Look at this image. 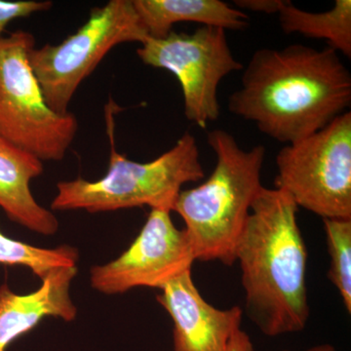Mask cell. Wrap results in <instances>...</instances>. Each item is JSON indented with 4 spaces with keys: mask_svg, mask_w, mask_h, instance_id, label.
<instances>
[{
    "mask_svg": "<svg viewBox=\"0 0 351 351\" xmlns=\"http://www.w3.org/2000/svg\"><path fill=\"white\" fill-rule=\"evenodd\" d=\"M298 208L285 191L263 186L235 249L247 314L267 337L302 331L311 314Z\"/></svg>",
    "mask_w": 351,
    "mask_h": 351,
    "instance_id": "obj_2",
    "label": "cell"
},
{
    "mask_svg": "<svg viewBox=\"0 0 351 351\" xmlns=\"http://www.w3.org/2000/svg\"><path fill=\"white\" fill-rule=\"evenodd\" d=\"M52 2L36 1V0H18L4 1L0 0V38L5 31L7 25L19 18L29 17L34 13L44 12L52 7Z\"/></svg>",
    "mask_w": 351,
    "mask_h": 351,
    "instance_id": "obj_17",
    "label": "cell"
},
{
    "mask_svg": "<svg viewBox=\"0 0 351 351\" xmlns=\"http://www.w3.org/2000/svg\"><path fill=\"white\" fill-rule=\"evenodd\" d=\"M134 8L149 38H163L175 24L197 23L207 27L242 31L249 16L221 0H133Z\"/></svg>",
    "mask_w": 351,
    "mask_h": 351,
    "instance_id": "obj_13",
    "label": "cell"
},
{
    "mask_svg": "<svg viewBox=\"0 0 351 351\" xmlns=\"http://www.w3.org/2000/svg\"><path fill=\"white\" fill-rule=\"evenodd\" d=\"M156 300L173 321V351H226L241 326L240 306L217 308L202 297L191 271L160 289Z\"/></svg>",
    "mask_w": 351,
    "mask_h": 351,
    "instance_id": "obj_10",
    "label": "cell"
},
{
    "mask_svg": "<svg viewBox=\"0 0 351 351\" xmlns=\"http://www.w3.org/2000/svg\"><path fill=\"white\" fill-rule=\"evenodd\" d=\"M285 34H300L309 38L324 39L327 46L351 58V1L336 0L326 12H307L285 0L278 12Z\"/></svg>",
    "mask_w": 351,
    "mask_h": 351,
    "instance_id": "obj_14",
    "label": "cell"
},
{
    "mask_svg": "<svg viewBox=\"0 0 351 351\" xmlns=\"http://www.w3.org/2000/svg\"><path fill=\"white\" fill-rule=\"evenodd\" d=\"M43 173V163L0 137V207L14 223L38 234L54 235L59 221L34 197L31 182Z\"/></svg>",
    "mask_w": 351,
    "mask_h": 351,
    "instance_id": "obj_12",
    "label": "cell"
},
{
    "mask_svg": "<svg viewBox=\"0 0 351 351\" xmlns=\"http://www.w3.org/2000/svg\"><path fill=\"white\" fill-rule=\"evenodd\" d=\"M195 253L186 230L176 228L171 212L152 209L133 243L119 258L95 265L90 283L101 294H124L134 288H163L191 271Z\"/></svg>",
    "mask_w": 351,
    "mask_h": 351,
    "instance_id": "obj_9",
    "label": "cell"
},
{
    "mask_svg": "<svg viewBox=\"0 0 351 351\" xmlns=\"http://www.w3.org/2000/svg\"><path fill=\"white\" fill-rule=\"evenodd\" d=\"M208 144L216 154V166L206 182L182 191L173 211L186 223L196 261L235 263V249L263 188L261 178L265 149L240 147L223 129L209 132Z\"/></svg>",
    "mask_w": 351,
    "mask_h": 351,
    "instance_id": "obj_3",
    "label": "cell"
},
{
    "mask_svg": "<svg viewBox=\"0 0 351 351\" xmlns=\"http://www.w3.org/2000/svg\"><path fill=\"white\" fill-rule=\"evenodd\" d=\"M285 0H235L240 10L265 14H278Z\"/></svg>",
    "mask_w": 351,
    "mask_h": 351,
    "instance_id": "obj_18",
    "label": "cell"
},
{
    "mask_svg": "<svg viewBox=\"0 0 351 351\" xmlns=\"http://www.w3.org/2000/svg\"><path fill=\"white\" fill-rule=\"evenodd\" d=\"M36 47L31 32L0 38V137L43 161H61L75 140L77 119L60 114L44 99L29 54Z\"/></svg>",
    "mask_w": 351,
    "mask_h": 351,
    "instance_id": "obj_5",
    "label": "cell"
},
{
    "mask_svg": "<svg viewBox=\"0 0 351 351\" xmlns=\"http://www.w3.org/2000/svg\"><path fill=\"white\" fill-rule=\"evenodd\" d=\"M350 105V71L339 53L295 43L256 51L228 107L289 145L324 128Z\"/></svg>",
    "mask_w": 351,
    "mask_h": 351,
    "instance_id": "obj_1",
    "label": "cell"
},
{
    "mask_svg": "<svg viewBox=\"0 0 351 351\" xmlns=\"http://www.w3.org/2000/svg\"><path fill=\"white\" fill-rule=\"evenodd\" d=\"M147 38L133 0H110L94 8L87 22L63 43L32 48L29 64L48 107L60 114L68 113L77 88L113 47L142 44Z\"/></svg>",
    "mask_w": 351,
    "mask_h": 351,
    "instance_id": "obj_6",
    "label": "cell"
},
{
    "mask_svg": "<svg viewBox=\"0 0 351 351\" xmlns=\"http://www.w3.org/2000/svg\"><path fill=\"white\" fill-rule=\"evenodd\" d=\"M226 351H254L253 343L247 332L239 329L230 339Z\"/></svg>",
    "mask_w": 351,
    "mask_h": 351,
    "instance_id": "obj_19",
    "label": "cell"
},
{
    "mask_svg": "<svg viewBox=\"0 0 351 351\" xmlns=\"http://www.w3.org/2000/svg\"><path fill=\"white\" fill-rule=\"evenodd\" d=\"M112 100L106 107V123L110 141L107 174L98 181L83 178L60 182L51 208L56 211L85 210L89 213L149 206L173 211L182 186L200 181L204 170L195 138L186 132L172 149L160 156L141 163L122 156L115 149Z\"/></svg>",
    "mask_w": 351,
    "mask_h": 351,
    "instance_id": "obj_4",
    "label": "cell"
},
{
    "mask_svg": "<svg viewBox=\"0 0 351 351\" xmlns=\"http://www.w3.org/2000/svg\"><path fill=\"white\" fill-rule=\"evenodd\" d=\"M78 260L80 252L75 247L41 248L10 239L0 230V265L27 267L41 280L58 267H76Z\"/></svg>",
    "mask_w": 351,
    "mask_h": 351,
    "instance_id": "obj_15",
    "label": "cell"
},
{
    "mask_svg": "<svg viewBox=\"0 0 351 351\" xmlns=\"http://www.w3.org/2000/svg\"><path fill=\"white\" fill-rule=\"evenodd\" d=\"M282 351H291V350H282ZM304 351H336L334 346L330 345V343H322V345H318L313 346V348H308V350Z\"/></svg>",
    "mask_w": 351,
    "mask_h": 351,
    "instance_id": "obj_20",
    "label": "cell"
},
{
    "mask_svg": "<svg viewBox=\"0 0 351 351\" xmlns=\"http://www.w3.org/2000/svg\"><path fill=\"white\" fill-rule=\"evenodd\" d=\"M137 55L147 66L166 69L177 77L184 115L202 129L219 119V83L244 69L233 56L225 29L207 25L193 34L172 31L163 38H147Z\"/></svg>",
    "mask_w": 351,
    "mask_h": 351,
    "instance_id": "obj_8",
    "label": "cell"
},
{
    "mask_svg": "<svg viewBox=\"0 0 351 351\" xmlns=\"http://www.w3.org/2000/svg\"><path fill=\"white\" fill-rule=\"evenodd\" d=\"M77 271V267L53 269L41 280L40 287L29 294H16L6 284L0 286V351H6L44 318L75 319L77 307L69 291Z\"/></svg>",
    "mask_w": 351,
    "mask_h": 351,
    "instance_id": "obj_11",
    "label": "cell"
},
{
    "mask_svg": "<svg viewBox=\"0 0 351 351\" xmlns=\"http://www.w3.org/2000/svg\"><path fill=\"white\" fill-rule=\"evenodd\" d=\"M276 188L322 219H351V112L276 156Z\"/></svg>",
    "mask_w": 351,
    "mask_h": 351,
    "instance_id": "obj_7",
    "label": "cell"
},
{
    "mask_svg": "<svg viewBox=\"0 0 351 351\" xmlns=\"http://www.w3.org/2000/svg\"><path fill=\"white\" fill-rule=\"evenodd\" d=\"M330 267L328 278L351 313V219H323Z\"/></svg>",
    "mask_w": 351,
    "mask_h": 351,
    "instance_id": "obj_16",
    "label": "cell"
}]
</instances>
